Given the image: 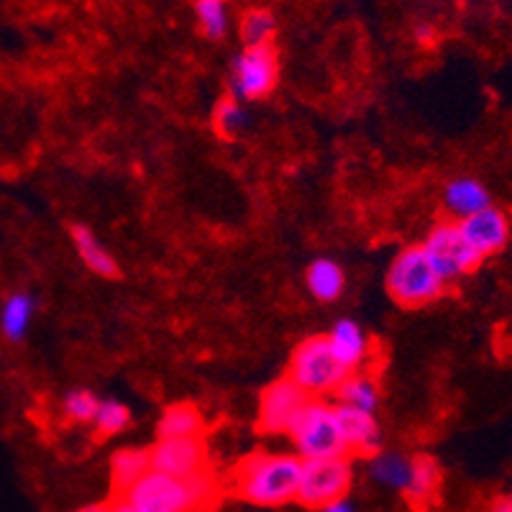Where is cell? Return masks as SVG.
<instances>
[{
	"instance_id": "1",
	"label": "cell",
	"mask_w": 512,
	"mask_h": 512,
	"mask_svg": "<svg viewBox=\"0 0 512 512\" xmlns=\"http://www.w3.org/2000/svg\"><path fill=\"white\" fill-rule=\"evenodd\" d=\"M218 479L210 469L187 479L149 472L118 497L139 512H208L218 505Z\"/></svg>"
},
{
	"instance_id": "2",
	"label": "cell",
	"mask_w": 512,
	"mask_h": 512,
	"mask_svg": "<svg viewBox=\"0 0 512 512\" xmlns=\"http://www.w3.org/2000/svg\"><path fill=\"white\" fill-rule=\"evenodd\" d=\"M300 472L297 454L256 451L233 469V495L256 507H285L295 502Z\"/></svg>"
},
{
	"instance_id": "3",
	"label": "cell",
	"mask_w": 512,
	"mask_h": 512,
	"mask_svg": "<svg viewBox=\"0 0 512 512\" xmlns=\"http://www.w3.org/2000/svg\"><path fill=\"white\" fill-rule=\"evenodd\" d=\"M292 448L303 461L318 459H349V446L341 436L336 405H328L320 397H308L303 408L297 410L287 428Z\"/></svg>"
},
{
	"instance_id": "4",
	"label": "cell",
	"mask_w": 512,
	"mask_h": 512,
	"mask_svg": "<svg viewBox=\"0 0 512 512\" xmlns=\"http://www.w3.org/2000/svg\"><path fill=\"white\" fill-rule=\"evenodd\" d=\"M384 287L390 292L400 308L418 310L425 305L436 303L443 295L446 285L431 267L428 256L418 246H408L395 256L387 267V277H384Z\"/></svg>"
},
{
	"instance_id": "5",
	"label": "cell",
	"mask_w": 512,
	"mask_h": 512,
	"mask_svg": "<svg viewBox=\"0 0 512 512\" xmlns=\"http://www.w3.org/2000/svg\"><path fill=\"white\" fill-rule=\"evenodd\" d=\"M349 374V369L336 359L326 336H308L292 349L287 377L308 397L336 395Z\"/></svg>"
},
{
	"instance_id": "6",
	"label": "cell",
	"mask_w": 512,
	"mask_h": 512,
	"mask_svg": "<svg viewBox=\"0 0 512 512\" xmlns=\"http://www.w3.org/2000/svg\"><path fill=\"white\" fill-rule=\"evenodd\" d=\"M280 85V52L274 44L244 47L228 70V93L241 103H256L274 93Z\"/></svg>"
},
{
	"instance_id": "7",
	"label": "cell",
	"mask_w": 512,
	"mask_h": 512,
	"mask_svg": "<svg viewBox=\"0 0 512 512\" xmlns=\"http://www.w3.org/2000/svg\"><path fill=\"white\" fill-rule=\"evenodd\" d=\"M423 254L428 256L431 267L441 277L443 285H454V282L464 280L466 274H472L474 269L482 264L474 249L466 244L461 236V228L456 221H441L425 233L423 244H420Z\"/></svg>"
},
{
	"instance_id": "8",
	"label": "cell",
	"mask_w": 512,
	"mask_h": 512,
	"mask_svg": "<svg viewBox=\"0 0 512 512\" xmlns=\"http://www.w3.org/2000/svg\"><path fill=\"white\" fill-rule=\"evenodd\" d=\"M351 484H354V466L349 459L303 461L295 502L310 507V510H318L328 502L349 497Z\"/></svg>"
},
{
	"instance_id": "9",
	"label": "cell",
	"mask_w": 512,
	"mask_h": 512,
	"mask_svg": "<svg viewBox=\"0 0 512 512\" xmlns=\"http://www.w3.org/2000/svg\"><path fill=\"white\" fill-rule=\"evenodd\" d=\"M149 466H152V472H162L177 479L203 472L208 469V448H205L203 436L157 438V443L149 448Z\"/></svg>"
},
{
	"instance_id": "10",
	"label": "cell",
	"mask_w": 512,
	"mask_h": 512,
	"mask_svg": "<svg viewBox=\"0 0 512 512\" xmlns=\"http://www.w3.org/2000/svg\"><path fill=\"white\" fill-rule=\"evenodd\" d=\"M305 402H308V395L290 377L274 379L259 397V418H256L259 431L269 433V436L287 433L292 418Z\"/></svg>"
},
{
	"instance_id": "11",
	"label": "cell",
	"mask_w": 512,
	"mask_h": 512,
	"mask_svg": "<svg viewBox=\"0 0 512 512\" xmlns=\"http://www.w3.org/2000/svg\"><path fill=\"white\" fill-rule=\"evenodd\" d=\"M461 228V236L466 239V244L472 246L474 254L479 259H489L495 256L497 251H502L510 241V221H507L505 210L489 205V208L479 210L474 216L464 218V221H456Z\"/></svg>"
},
{
	"instance_id": "12",
	"label": "cell",
	"mask_w": 512,
	"mask_h": 512,
	"mask_svg": "<svg viewBox=\"0 0 512 512\" xmlns=\"http://www.w3.org/2000/svg\"><path fill=\"white\" fill-rule=\"evenodd\" d=\"M328 344H331L336 359L344 364L349 372H361L364 364L369 361V351H372V341H369L367 331L359 320L354 318H338L326 333Z\"/></svg>"
},
{
	"instance_id": "13",
	"label": "cell",
	"mask_w": 512,
	"mask_h": 512,
	"mask_svg": "<svg viewBox=\"0 0 512 512\" xmlns=\"http://www.w3.org/2000/svg\"><path fill=\"white\" fill-rule=\"evenodd\" d=\"M336 415L338 425H341V436L349 446V454L372 456L374 451L382 448V425H379L377 413L336 405Z\"/></svg>"
},
{
	"instance_id": "14",
	"label": "cell",
	"mask_w": 512,
	"mask_h": 512,
	"mask_svg": "<svg viewBox=\"0 0 512 512\" xmlns=\"http://www.w3.org/2000/svg\"><path fill=\"white\" fill-rule=\"evenodd\" d=\"M39 297L31 290H11L0 303V336L8 344H21L34 326Z\"/></svg>"
},
{
	"instance_id": "15",
	"label": "cell",
	"mask_w": 512,
	"mask_h": 512,
	"mask_svg": "<svg viewBox=\"0 0 512 512\" xmlns=\"http://www.w3.org/2000/svg\"><path fill=\"white\" fill-rule=\"evenodd\" d=\"M489 205H492V192L477 177L459 175L443 185V208L456 221H464V218L474 216V213L489 208Z\"/></svg>"
},
{
	"instance_id": "16",
	"label": "cell",
	"mask_w": 512,
	"mask_h": 512,
	"mask_svg": "<svg viewBox=\"0 0 512 512\" xmlns=\"http://www.w3.org/2000/svg\"><path fill=\"white\" fill-rule=\"evenodd\" d=\"M72 244H75L77 256H80V262L90 269L93 274L103 277V280H113L118 277V262L116 256L111 254V249L98 239V233L93 231L85 223H75L70 228Z\"/></svg>"
},
{
	"instance_id": "17",
	"label": "cell",
	"mask_w": 512,
	"mask_h": 512,
	"mask_svg": "<svg viewBox=\"0 0 512 512\" xmlns=\"http://www.w3.org/2000/svg\"><path fill=\"white\" fill-rule=\"evenodd\" d=\"M367 472L374 484L392 492H405L410 482V469H413V456L402 454V451H374L367 456Z\"/></svg>"
},
{
	"instance_id": "18",
	"label": "cell",
	"mask_w": 512,
	"mask_h": 512,
	"mask_svg": "<svg viewBox=\"0 0 512 512\" xmlns=\"http://www.w3.org/2000/svg\"><path fill=\"white\" fill-rule=\"evenodd\" d=\"M305 287L310 297L318 303H336L346 290V272L336 259L318 256L310 267L305 269Z\"/></svg>"
},
{
	"instance_id": "19",
	"label": "cell",
	"mask_w": 512,
	"mask_h": 512,
	"mask_svg": "<svg viewBox=\"0 0 512 512\" xmlns=\"http://www.w3.org/2000/svg\"><path fill=\"white\" fill-rule=\"evenodd\" d=\"M149 448H118L111 456V489L116 497H123L146 472H149Z\"/></svg>"
},
{
	"instance_id": "20",
	"label": "cell",
	"mask_w": 512,
	"mask_h": 512,
	"mask_svg": "<svg viewBox=\"0 0 512 512\" xmlns=\"http://www.w3.org/2000/svg\"><path fill=\"white\" fill-rule=\"evenodd\" d=\"M443 482V469L433 456L428 454H415L413 456V469H410V482L402 495L408 497L413 505H425L436 497Z\"/></svg>"
},
{
	"instance_id": "21",
	"label": "cell",
	"mask_w": 512,
	"mask_h": 512,
	"mask_svg": "<svg viewBox=\"0 0 512 512\" xmlns=\"http://www.w3.org/2000/svg\"><path fill=\"white\" fill-rule=\"evenodd\" d=\"M205 431V420L195 405L177 402L169 405L157 423V438H198Z\"/></svg>"
},
{
	"instance_id": "22",
	"label": "cell",
	"mask_w": 512,
	"mask_h": 512,
	"mask_svg": "<svg viewBox=\"0 0 512 512\" xmlns=\"http://www.w3.org/2000/svg\"><path fill=\"white\" fill-rule=\"evenodd\" d=\"M336 400L344 408L377 413L379 402H382V390H379V382L372 374L351 372L336 390Z\"/></svg>"
},
{
	"instance_id": "23",
	"label": "cell",
	"mask_w": 512,
	"mask_h": 512,
	"mask_svg": "<svg viewBox=\"0 0 512 512\" xmlns=\"http://www.w3.org/2000/svg\"><path fill=\"white\" fill-rule=\"evenodd\" d=\"M210 123H213V131H216L218 139H239L241 134H246V128L251 126L249 108H246V103L228 95V98H221L216 103Z\"/></svg>"
},
{
	"instance_id": "24",
	"label": "cell",
	"mask_w": 512,
	"mask_h": 512,
	"mask_svg": "<svg viewBox=\"0 0 512 512\" xmlns=\"http://www.w3.org/2000/svg\"><path fill=\"white\" fill-rule=\"evenodd\" d=\"M195 21L200 26V34L210 41H218L231 29V11L228 0H195Z\"/></svg>"
},
{
	"instance_id": "25",
	"label": "cell",
	"mask_w": 512,
	"mask_h": 512,
	"mask_svg": "<svg viewBox=\"0 0 512 512\" xmlns=\"http://www.w3.org/2000/svg\"><path fill=\"white\" fill-rule=\"evenodd\" d=\"M241 41L244 47H262V44H272L277 36V18L269 8H249L241 16Z\"/></svg>"
},
{
	"instance_id": "26",
	"label": "cell",
	"mask_w": 512,
	"mask_h": 512,
	"mask_svg": "<svg viewBox=\"0 0 512 512\" xmlns=\"http://www.w3.org/2000/svg\"><path fill=\"white\" fill-rule=\"evenodd\" d=\"M93 425H95V431H98L103 438L121 436L128 425H131V410H128V405H123L121 400H116V397H100V405H98V413H95L93 418Z\"/></svg>"
},
{
	"instance_id": "27",
	"label": "cell",
	"mask_w": 512,
	"mask_h": 512,
	"mask_svg": "<svg viewBox=\"0 0 512 512\" xmlns=\"http://www.w3.org/2000/svg\"><path fill=\"white\" fill-rule=\"evenodd\" d=\"M100 397L95 395L88 387H75V390L64 392L62 397V415L64 420L77 425H90L93 423L95 413H98Z\"/></svg>"
},
{
	"instance_id": "28",
	"label": "cell",
	"mask_w": 512,
	"mask_h": 512,
	"mask_svg": "<svg viewBox=\"0 0 512 512\" xmlns=\"http://www.w3.org/2000/svg\"><path fill=\"white\" fill-rule=\"evenodd\" d=\"M315 512H354V505H351L349 497H344V500H336V502H328V505L318 507Z\"/></svg>"
},
{
	"instance_id": "29",
	"label": "cell",
	"mask_w": 512,
	"mask_h": 512,
	"mask_svg": "<svg viewBox=\"0 0 512 512\" xmlns=\"http://www.w3.org/2000/svg\"><path fill=\"white\" fill-rule=\"evenodd\" d=\"M415 39L423 41V44H431L436 39V31H433L431 24H418L415 26Z\"/></svg>"
},
{
	"instance_id": "30",
	"label": "cell",
	"mask_w": 512,
	"mask_h": 512,
	"mask_svg": "<svg viewBox=\"0 0 512 512\" xmlns=\"http://www.w3.org/2000/svg\"><path fill=\"white\" fill-rule=\"evenodd\" d=\"M489 512H512V492L497 497L495 505H492V510H489Z\"/></svg>"
},
{
	"instance_id": "31",
	"label": "cell",
	"mask_w": 512,
	"mask_h": 512,
	"mask_svg": "<svg viewBox=\"0 0 512 512\" xmlns=\"http://www.w3.org/2000/svg\"><path fill=\"white\" fill-rule=\"evenodd\" d=\"M75 512H113V505H108V502H98V505L80 507V510H75Z\"/></svg>"
},
{
	"instance_id": "32",
	"label": "cell",
	"mask_w": 512,
	"mask_h": 512,
	"mask_svg": "<svg viewBox=\"0 0 512 512\" xmlns=\"http://www.w3.org/2000/svg\"><path fill=\"white\" fill-rule=\"evenodd\" d=\"M113 512H139V510H134V507L126 505L123 500H116V502H113Z\"/></svg>"
}]
</instances>
